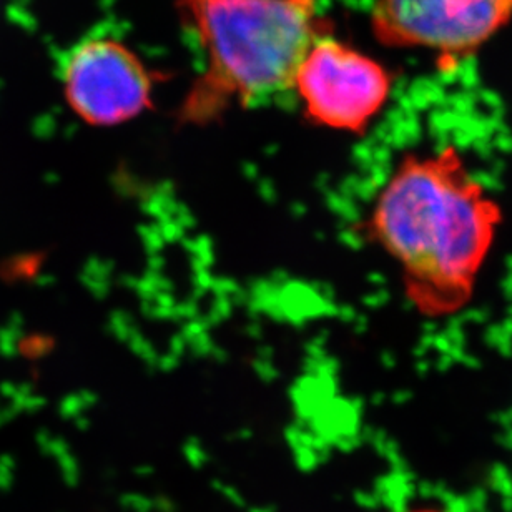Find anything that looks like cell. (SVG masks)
<instances>
[{
	"mask_svg": "<svg viewBox=\"0 0 512 512\" xmlns=\"http://www.w3.org/2000/svg\"><path fill=\"white\" fill-rule=\"evenodd\" d=\"M501 212L454 148L408 155L376 195L368 237L398 265L426 316L461 310L493 250Z\"/></svg>",
	"mask_w": 512,
	"mask_h": 512,
	"instance_id": "cell-1",
	"label": "cell"
},
{
	"mask_svg": "<svg viewBox=\"0 0 512 512\" xmlns=\"http://www.w3.org/2000/svg\"><path fill=\"white\" fill-rule=\"evenodd\" d=\"M205 50V70L180 107L182 124H210L295 89L323 27L316 0H180Z\"/></svg>",
	"mask_w": 512,
	"mask_h": 512,
	"instance_id": "cell-2",
	"label": "cell"
},
{
	"mask_svg": "<svg viewBox=\"0 0 512 512\" xmlns=\"http://www.w3.org/2000/svg\"><path fill=\"white\" fill-rule=\"evenodd\" d=\"M313 124L363 133L388 102L391 79L378 62L335 40H316L295 79Z\"/></svg>",
	"mask_w": 512,
	"mask_h": 512,
	"instance_id": "cell-3",
	"label": "cell"
},
{
	"mask_svg": "<svg viewBox=\"0 0 512 512\" xmlns=\"http://www.w3.org/2000/svg\"><path fill=\"white\" fill-rule=\"evenodd\" d=\"M60 82L85 124L112 127L152 109L153 80L142 60L114 39H89L67 52Z\"/></svg>",
	"mask_w": 512,
	"mask_h": 512,
	"instance_id": "cell-4",
	"label": "cell"
},
{
	"mask_svg": "<svg viewBox=\"0 0 512 512\" xmlns=\"http://www.w3.org/2000/svg\"><path fill=\"white\" fill-rule=\"evenodd\" d=\"M512 17V0H376L373 30L389 47L468 54Z\"/></svg>",
	"mask_w": 512,
	"mask_h": 512,
	"instance_id": "cell-5",
	"label": "cell"
},
{
	"mask_svg": "<svg viewBox=\"0 0 512 512\" xmlns=\"http://www.w3.org/2000/svg\"><path fill=\"white\" fill-rule=\"evenodd\" d=\"M413 512H429V511H413Z\"/></svg>",
	"mask_w": 512,
	"mask_h": 512,
	"instance_id": "cell-6",
	"label": "cell"
}]
</instances>
